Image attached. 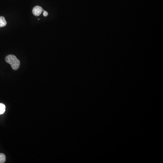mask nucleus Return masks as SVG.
<instances>
[{"label":"nucleus","mask_w":163,"mask_h":163,"mask_svg":"<svg viewBox=\"0 0 163 163\" xmlns=\"http://www.w3.org/2000/svg\"><path fill=\"white\" fill-rule=\"evenodd\" d=\"M6 61L8 63L11 65L13 69L16 70L19 69L20 66V61L15 56L10 55L7 56Z\"/></svg>","instance_id":"1"},{"label":"nucleus","mask_w":163,"mask_h":163,"mask_svg":"<svg viewBox=\"0 0 163 163\" xmlns=\"http://www.w3.org/2000/svg\"><path fill=\"white\" fill-rule=\"evenodd\" d=\"M43 15L44 16V17H46V16H47L48 15V13L46 11H43Z\"/></svg>","instance_id":"6"},{"label":"nucleus","mask_w":163,"mask_h":163,"mask_svg":"<svg viewBox=\"0 0 163 163\" xmlns=\"http://www.w3.org/2000/svg\"><path fill=\"white\" fill-rule=\"evenodd\" d=\"M7 22L5 17L0 16V27H3L7 25Z\"/></svg>","instance_id":"3"},{"label":"nucleus","mask_w":163,"mask_h":163,"mask_svg":"<svg viewBox=\"0 0 163 163\" xmlns=\"http://www.w3.org/2000/svg\"><path fill=\"white\" fill-rule=\"evenodd\" d=\"M6 111V106L2 103H0V115L4 114Z\"/></svg>","instance_id":"4"},{"label":"nucleus","mask_w":163,"mask_h":163,"mask_svg":"<svg viewBox=\"0 0 163 163\" xmlns=\"http://www.w3.org/2000/svg\"><path fill=\"white\" fill-rule=\"evenodd\" d=\"M44 11L43 9L40 7V6H36L34 7L32 10V13L34 15L36 16H38L41 15L43 11Z\"/></svg>","instance_id":"2"},{"label":"nucleus","mask_w":163,"mask_h":163,"mask_svg":"<svg viewBox=\"0 0 163 163\" xmlns=\"http://www.w3.org/2000/svg\"><path fill=\"white\" fill-rule=\"evenodd\" d=\"M6 160V156L4 154H0V163H5Z\"/></svg>","instance_id":"5"}]
</instances>
